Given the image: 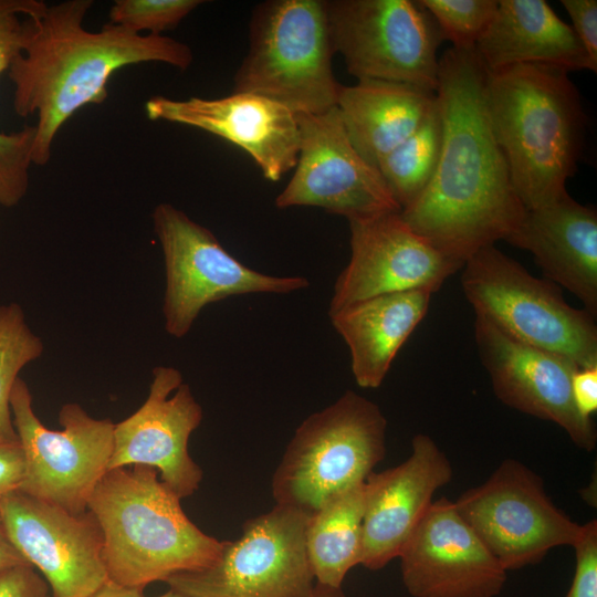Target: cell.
I'll list each match as a JSON object with an SVG mask.
<instances>
[{"instance_id": "obj_8", "label": "cell", "mask_w": 597, "mask_h": 597, "mask_svg": "<svg viewBox=\"0 0 597 597\" xmlns=\"http://www.w3.org/2000/svg\"><path fill=\"white\" fill-rule=\"evenodd\" d=\"M308 514L275 504L248 520L234 541H222L209 566L165 583L190 597H310L315 576L306 549Z\"/></svg>"}, {"instance_id": "obj_27", "label": "cell", "mask_w": 597, "mask_h": 597, "mask_svg": "<svg viewBox=\"0 0 597 597\" xmlns=\"http://www.w3.org/2000/svg\"><path fill=\"white\" fill-rule=\"evenodd\" d=\"M442 119L438 100L420 126L378 165L388 189L401 209L429 185L440 157Z\"/></svg>"}, {"instance_id": "obj_22", "label": "cell", "mask_w": 597, "mask_h": 597, "mask_svg": "<svg viewBox=\"0 0 597 597\" xmlns=\"http://www.w3.org/2000/svg\"><path fill=\"white\" fill-rule=\"evenodd\" d=\"M474 52L486 71L517 64L593 71L572 27L544 0H499Z\"/></svg>"}, {"instance_id": "obj_25", "label": "cell", "mask_w": 597, "mask_h": 597, "mask_svg": "<svg viewBox=\"0 0 597 597\" xmlns=\"http://www.w3.org/2000/svg\"><path fill=\"white\" fill-rule=\"evenodd\" d=\"M366 480L327 499L308 516L306 549L321 585L342 588L347 573L360 565Z\"/></svg>"}, {"instance_id": "obj_38", "label": "cell", "mask_w": 597, "mask_h": 597, "mask_svg": "<svg viewBox=\"0 0 597 597\" xmlns=\"http://www.w3.org/2000/svg\"><path fill=\"white\" fill-rule=\"evenodd\" d=\"M310 597H347L342 588L329 587L321 584H315L313 593Z\"/></svg>"}, {"instance_id": "obj_18", "label": "cell", "mask_w": 597, "mask_h": 597, "mask_svg": "<svg viewBox=\"0 0 597 597\" xmlns=\"http://www.w3.org/2000/svg\"><path fill=\"white\" fill-rule=\"evenodd\" d=\"M398 557L412 597H496L507 578L447 498L431 503Z\"/></svg>"}, {"instance_id": "obj_3", "label": "cell", "mask_w": 597, "mask_h": 597, "mask_svg": "<svg viewBox=\"0 0 597 597\" xmlns=\"http://www.w3.org/2000/svg\"><path fill=\"white\" fill-rule=\"evenodd\" d=\"M485 72L490 125L517 197L535 209L567 196L587 119L568 72L541 64Z\"/></svg>"}, {"instance_id": "obj_13", "label": "cell", "mask_w": 597, "mask_h": 597, "mask_svg": "<svg viewBox=\"0 0 597 597\" xmlns=\"http://www.w3.org/2000/svg\"><path fill=\"white\" fill-rule=\"evenodd\" d=\"M297 121L295 171L275 198L277 208L318 207L348 221L401 211L379 170L352 145L336 107Z\"/></svg>"}, {"instance_id": "obj_39", "label": "cell", "mask_w": 597, "mask_h": 597, "mask_svg": "<svg viewBox=\"0 0 597 597\" xmlns=\"http://www.w3.org/2000/svg\"><path fill=\"white\" fill-rule=\"evenodd\" d=\"M156 597H190V596H187L185 594H181L179 591H176V590L169 588L168 591H166L163 595L156 596Z\"/></svg>"}, {"instance_id": "obj_6", "label": "cell", "mask_w": 597, "mask_h": 597, "mask_svg": "<svg viewBox=\"0 0 597 597\" xmlns=\"http://www.w3.org/2000/svg\"><path fill=\"white\" fill-rule=\"evenodd\" d=\"M386 431L380 407L346 390L295 430L272 476L275 504L311 515L331 496L365 481L386 454Z\"/></svg>"}, {"instance_id": "obj_26", "label": "cell", "mask_w": 597, "mask_h": 597, "mask_svg": "<svg viewBox=\"0 0 597 597\" xmlns=\"http://www.w3.org/2000/svg\"><path fill=\"white\" fill-rule=\"evenodd\" d=\"M46 3L41 0H0V74L8 71L34 28V18ZM35 127L0 132V203L12 207L25 196Z\"/></svg>"}, {"instance_id": "obj_24", "label": "cell", "mask_w": 597, "mask_h": 597, "mask_svg": "<svg viewBox=\"0 0 597 597\" xmlns=\"http://www.w3.org/2000/svg\"><path fill=\"white\" fill-rule=\"evenodd\" d=\"M436 103V92L366 80L342 85L336 108L352 145L378 169L380 161L420 126Z\"/></svg>"}, {"instance_id": "obj_16", "label": "cell", "mask_w": 597, "mask_h": 597, "mask_svg": "<svg viewBox=\"0 0 597 597\" xmlns=\"http://www.w3.org/2000/svg\"><path fill=\"white\" fill-rule=\"evenodd\" d=\"M478 354L496 398L507 407L559 426L582 450L593 451L597 432L572 397L578 366L569 358L522 343L475 315Z\"/></svg>"}, {"instance_id": "obj_5", "label": "cell", "mask_w": 597, "mask_h": 597, "mask_svg": "<svg viewBox=\"0 0 597 597\" xmlns=\"http://www.w3.org/2000/svg\"><path fill=\"white\" fill-rule=\"evenodd\" d=\"M249 50L234 93H253L296 115L336 107L342 86L333 72L334 49L324 0H269L250 21Z\"/></svg>"}, {"instance_id": "obj_2", "label": "cell", "mask_w": 597, "mask_h": 597, "mask_svg": "<svg viewBox=\"0 0 597 597\" xmlns=\"http://www.w3.org/2000/svg\"><path fill=\"white\" fill-rule=\"evenodd\" d=\"M92 6V0L46 6L8 70L14 112L38 116L33 165L49 163L57 132L74 113L106 100L107 83L117 70L161 62L184 71L192 63L191 49L169 36L135 34L111 23L97 32L84 29Z\"/></svg>"}, {"instance_id": "obj_21", "label": "cell", "mask_w": 597, "mask_h": 597, "mask_svg": "<svg viewBox=\"0 0 597 597\" xmlns=\"http://www.w3.org/2000/svg\"><path fill=\"white\" fill-rule=\"evenodd\" d=\"M531 252L547 280L573 293L593 316L597 314V211L569 195L526 209L505 240Z\"/></svg>"}, {"instance_id": "obj_19", "label": "cell", "mask_w": 597, "mask_h": 597, "mask_svg": "<svg viewBox=\"0 0 597 597\" xmlns=\"http://www.w3.org/2000/svg\"><path fill=\"white\" fill-rule=\"evenodd\" d=\"M151 121L195 127L219 136L247 151L271 181L296 165L300 148L297 115L268 97L232 93L207 100L154 96L145 103Z\"/></svg>"}, {"instance_id": "obj_17", "label": "cell", "mask_w": 597, "mask_h": 597, "mask_svg": "<svg viewBox=\"0 0 597 597\" xmlns=\"http://www.w3.org/2000/svg\"><path fill=\"white\" fill-rule=\"evenodd\" d=\"M202 417V408L181 373L174 367H155L145 402L115 423L108 470L150 467L181 500L192 495L203 473L190 457L188 442Z\"/></svg>"}, {"instance_id": "obj_34", "label": "cell", "mask_w": 597, "mask_h": 597, "mask_svg": "<svg viewBox=\"0 0 597 597\" xmlns=\"http://www.w3.org/2000/svg\"><path fill=\"white\" fill-rule=\"evenodd\" d=\"M24 478V458L17 439H0V500L20 490Z\"/></svg>"}, {"instance_id": "obj_37", "label": "cell", "mask_w": 597, "mask_h": 597, "mask_svg": "<svg viewBox=\"0 0 597 597\" xmlns=\"http://www.w3.org/2000/svg\"><path fill=\"white\" fill-rule=\"evenodd\" d=\"M143 590L125 587L108 580L91 597H144Z\"/></svg>"}, {"instance_id": "obj_20", "label": "cell", "mask_w": 597, "mask_h": 597, "mask_svg": "<svg viewBox=\"0 0 597 597\" xmlns=\"http://www.w3.org/2000/svg\"><path fill=\"white\" fill-rule=\"evenodd\" d=\"M453 469L447 454L425 433L411 440V453L400 464L367 479L360 565L377 570L398 557L404 545L447 485Z\"/></svg>"}, {"instance_id": "obj_30", "label": "cell", "mask_w": 597, "mask_h": 597, "mask_svg": "<svg viewBox=\"0 0 597 597\" xmlns=\"http://www.w3.org/2000/svg\"><path fill=\"white\" fill-rule=\"evenodd\" d=\"M201 3L200 0H117L109 10L108 23L135 34L148 31V35H161Z\"/></svg>"}, {"instance_id": "obj_36", "label": "cell", "mask_w": 597, "mask_h": 597, "mask_svg": "<svg viewBox=\"0 0 597 597\" xmlns=\"http://www.w3.org/2000/svg\"><path fill=\"white\" fill-rule=\"evenodd\" d=\"M20 564L30 563L11 542L0 514V570Z\"/></svg>"}, {"instance_id": "obj_35", "label": "cell", "mask_w": 597, "mask_h": 597, "mask_svg": "<svg viewBox=\"0 0 597 597\" xmlns=\"http://www.w3.org/2000/svg\"><path fill=\"white\" fill-rule=\"evenodd\" d=\"M572 397L577 412L587 420L597 411V366L578 367L572 377Z\"/></svg>"}, {"instance_id": "obj_28", "label": "cell", "mask_w": 597, "mask_h": 597, "mask_svg": "<svg viewBox=\"0 0 597 597\" xmlns=\"http://www.w3.org/2000/svg\"><path fill=\"white\" fill-rule=\"evenodd\" d=\"M43 353L18 304L0 306V439H17L10 397L20 370Z\"/></svg>"}, {"instance_id": "obj_1", "label": "cell", "mask_w": 597, "mask_h": 597, "mask_svg": "<svg viewBox=\"0 0 597 597\" xmlns=\"http://www.w3.org/2000/svg\"><path fill=\"white\" fill-rule=\"evenodd\" d=\"M485 73L474 49L451 46L439 59V161L427 188L400 211L413 231L462 265L506 240L526 211L490 125Z\"/></svg>"}, {"instance_id": "obj_29", "label": "cell", "mask_w": 597, "mask_h": 597, "mask_svg": "<svg viewBox=\"0 0 597 597\" xmlns=\"http://www.w3.org/2000/svg\"><path fill=\"white\" fill-rule=\"evenodd\" d=\"M499 0H418L437 23L443 40L457 49H474L492 20Z\"/></svg>"}, {"instance_id": "obj_7", "label": "cell", "mask_w": 597, "mask_h": 597, "mask_svg": "<svg viewBox=\"0 0 597 597\" xmlns=\"http://www.w3.org/2000/svg\"><path fill=\"white\" fill-rule=\"evenodd\" d=\"M462 271V290L475 315L522 343L569 358L578 367L597 366L595 316L569 305L558 285L532 275L495 245L474 253Z\"/></svg>"}, {"instance_id": "obj_4", "label": "cell", "mask_w": 597, "mask_h": 597, "mask_svg": "<svg viewBox=\"0 0 597 597\" xmlns=\"http://www.w3.org/2000/svg\"><path fill=\"white\" fill-rule=\"evenodd\" d=\"M180 501L150 467L126 465L103 475L87 510L102 531L109 580L144 589L218 558L222 541L202 532Z\"/></svg>"}, {"instance_id": "obj_9", "label": "cell", "mask_w": 597, "mask_h": 597, "mask_svg": "<svg viewBox=\"0 0 597 597\" xmlns=\"http://www.w3.org/2000/svg\"><path fill=\"white\" fill-rule=\"evenodd\" d=\"M332 45L357 81L404 83L436 92L443 41L418 0H327Z\"/></svg>"}, {"instance_id": "obj_14", "label": "cell", "mask_w": 597, "mask_h": 597, "mask_svg": "<svg viewBox=\"0 0 597 597\" xmlns=\"http://www.w3.org/2000/svg\"><path fill=\"white\" fill-rule=\"evenodd\" d=\"M7 533L52 597H91L108 579L103 535L87 510L72 513L20 490L0 500Z\"/></svg>"}, {"instance_id": "obj_11", "label": "cell", "mask_w": 597, "mask_h": 597, "mask_svg": "<svg viewBox=\"0 0 597 597\" xmlns=\"http://www.w3.org/2000/svg\"><path fill=\"white\" fill-rule=\"evenodd\" d=\"M166 270L165 328L184 337L209 303L249 293H291L310 285L303 276H273L232 256L203 226L169 203L153 212Z\"/></svg>"}, {"instance_id": "obj_15", "label": "cell", "mask_w": 597, "mask_h": 597, "mask_svg": "<svg viewBox=\"0 0 597 597\" xmlns=\"http://www.w3.org/2000/svg\"><path fill=\"white\" fill-rule=\"evenodd\" d=\"M348 222L350 259L336 279L328 313L383 294L434 293L463 266L413 231L400 212Z\"/></svg>"}, {"instance_id": "obj_23", "label": "cell", "mask_w": 597, "mask_h": 597, "mask_svg": "<svg viewBox=\"0 0 597 597\" xmlns=\"http://www.w3.org/2000/svg\"><path fill=\"white\" fill-rule=\"evenodd\" d=\"M432 294L429 290L383 294L328 313L349 348L359 387L381 385L397 353L426 316Z\"/></svg>"}, {"instance_id": "obj_31", "label": "cell", "mask_w": 597, "mask_h": 597, "mask_svg": "<svg viewBox=\"0 0 597 597\" xmlns=\"http://www.w3.org/2000/svg\"><path fill=\"white\" fill-rule=\"evenodd\" d=\"M575 552V570L565 597H597V521L582 525L572 546Z\"/></svg>"}, {"instance_id": "obj_33", "label": "cell", "mask_w": 597, "mask_h": 597, "mask_svg": "<svg viewBox=\"0 0 597 597\" xmlns=\"http://www.w3.org/2000/svg\"><path fill=\"white\" fill-rule=\"evenodd\" d=\"M45 578L31 564L0 570V597H52Z\"/></svg>"}, {"instance_id": "obj_10", "label": "cell", "mask_w": 597, "mask_h": 597, "mask_svg": "<svg viewBox=\"0 0 597 597\" xmlns=\"http://www.w3.org/2000/svg\"><path fill=\"white\" fill-rule=\"evenodd\" d=\"M10 409L24 458L20 491L72 513L86 512L108 471L115 423L95 419L72 402L59 412L62 430L48 429L36 417L21 378L14 383Z\"/></svg>"}, {"instance_id": "obj_12", "label": "cell", "mask_w": 597, "mask_h": 597, "mask_svg": "<svg viewBox=\"0 0 597 597\" xmlns=\"http://www.w3.org/2000/svg\"><path fill=\"white\" fill-rule=\"evenodd\" d=\"M453 503L506 572L535 565L553 548L573 546L582 531L554 504L542 478L512 458Z\"/></svg>"}, {"instance_id": "obj_32", "label": "cell", "mask_w": 597, "mask_h": 597, "mask_svg": "<svg viewBox=\"0 0 597 597\" xmlns=\"http://www.w3.org/2000/svg\"><path fill=\"white\" fill-rule=\"evenodd\" d=\"M567 11L572 29L584 46L593 72L597 71V1L562 0Z\"/></svg>"}]
</instances>
